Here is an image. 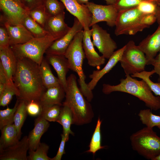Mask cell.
Listing matches in <instances>:
<instances>
[{
  "label": "cell",
  "instance_id": "49",
  "mask_svg": "<svg viewBox=\"0 0 160 160\" xmlns=\"http://www.w3.org/2000/svg\"><path fill=\"white\" fill-rule=\"evenodd\" d=\"M14 0L16 2L19 4H20V5L22 6L23 7L27 9V8L25 7V5L24 0Z\"/></svg>",
  "mask_w": 160,
  "mask_h": 160
},
{
  "label": "cell",
  "instance_id": "28",
  "mask_svg": "<svg viewBox=\"0 0 160 160\" xmlns=\"http://www.w3.org/2000/svg\"><path fill=\"white\" fill-rule=\"evenodd\" d=\"M138 116L142 123L146 127L153 128L156 127L160 129V116L153 114L150 109L140 110Z\"/></svg>",
  "mask_w": 160,
  "mask_h": 160
},
{
  "label": "cell",
  "instance_id": "13",
  "mask_svg": "<svg viewBox=\"0 0 160 160\" xmlns=\"http://www.w3.org/2000/svg\"><path fill=\"white\" fill-rule=\"evenodd\" d=\"M71 14L79 20L84 30L89 28L92 20V14L87 7L81 4L77 0H60Z\"/></svg>",
  "mask_w": 160,
  "mask_h": 160
},
{
  "label": "cell",
  "instance_id": "4",
  "mask_svg": "<svg viewBox=\"0 0 160 160\" xmlns=\"http://www.w3.org/2000/svg\"><path fill=\"white\" fill-rule=\"evenodd\" d=\"M83 30L77 33L67 49L64 56L68 60L70 69L75 72L79 77L80 90L87 100L91 102L93 98L92 91L85 82L86 76L83 69L85 57L82 47Z\"/></svg>",
  "mask_w": 160,
  "mask_h": 160
},
{
  "label": "cell",
  "instance_id": "21",
  "mask_svg": "<svg viewBox=\"0 0 160 160\" xmlns=\"http://www.w3.org/2000/svg\"><path fill=\"white\" fill-rule=\"evenodd\" d=\"M0 63L1 64L8 81H13L17 70V59L10 46L0 49Z\"/></svg>",
  "mask_w": 160,
  "mask_h": 160
},
{
  "label": "cell",
  "instance_id": "14",
  "mask_svg": "<svg viewBox=\"0 0 160 160\" xmlns=\"http://www.w3.org/2000/svg\"><path fill=\"white\" fill-rule=\"evenodd\" d=\"M156 31L149 35L138 45L145 54L147 65H151L157 53L160 51V23Z\"/></svg>",
  "mask_w": 160,
  "mask_h": 160
},
{
  "label": "cell",
  "instance_id": "18",
  "mask_svg": "<svg viewBox=\"0 0 160 160\" xmlns=\"http://www.w3.org/2000/svg\"><path fill=\"white\" fill-rule=\"evenodd\" d=\"M125 45L121 48L115 51L109 58L105 66L100 70L94 71L89 75L91 80L87 84L90 90H92L97 85L99 81L105 74L109 72L119 62L125 48Z\"/></svg>",
  "mask_w": 160,
  "mask_h": 160
},
{
  "label": "cell",
  "instance_id": "50",
  "mask_svg": "<svg viewBox=\"0 0 160 160\" xmlns=\"http://www.w3.org/2000/svg\"><path fill=\"white\" fill-rule=\"evenodd\" d=\"M153 160H160V154L156 156Z\"/></svg>",
  "mask_w": 160,
  "mask_h": 160
},
{
  "label": "cell",
  "instance_id": "5",
  "mask_svg": "<svg viewBox=\"0 0 160 160\" xmlns=\"http://www.w3.org/2000/svg\"><path fill=\"white\" fill-rule=\"evenodd\" d=\"M132 149L145 158L153 160L160 154V137L147 127L133 133L130 137Z\"/></svg>",
  "mask_w": 160,
  "mask_h": 160
},
{
  "label": "cell",
  "instance_id": "35",
  "mask_svg": "<svg viewBox=\"0 0 160 160\" xmlns=\"http://www.w3.org/2000/svg\"><path fill=\"white\" fill-rule=\"evenodd\" d=\"M29 15L44 28L49 16L47 13L44 5L37 7L29 11Z\"/></svg>",
  "mask_w": 160,
  "mask_h": 160
},
{
  "label": "cell",
  "instance_id": "42",
  "mask_svg": "<svg viewBox=\"0 0 160 160\" xmlns=\"http://www.w3.org/2000/svg\"><path fill=\"white\" fill-rule=\"evenodd\" d=\"M61 140L58 150L56 156L51 159V160H61L63 155L65 154V143L68 141L64 135H61Z\"/></svg>",
  "mask_w": 160,
  "mask_h": 160
},
{
  "label": "cell",
  "instance_id": "24",
  "mask_svg": "<svg viewBox=\"0 0 160 160\" xmlns=\"http://www.w3.org/2000/svg\"><path fill=\"white\" fill-rule=\"evenodd\" d=\"M1 130L0 150L12 146L19 141L17 131L14 123L5 126Z\"/></svg>",
  "mask_w": 160,
  "mask_h": 160
},
{
  "label": "cell",
  "instance_id": "40",
  "mask_svg": "<svg viewBox=\"0 0 160 160\" xmlns=\"http://www.w3.org/2000/svg\"><path fill=\"white\" fill-rule=\"evenodd\" d=\"M27 113L32 116H38L40 115L42 107L39 100H32L27 103Z\"/></svg>",
  "mask_w": 160,
  "mask_h": 160
},
{
  "label": "cell",
  "instance_id": "3",
  "mask_svg": "<svg viewBox=\"0 0 160 160\" xmlns=\"http://www.w3.org/2000/svg\"><path fill=\"white\" fill-rule=\"evenodd\" d=\"M125 79L120 80L116 85L104 84L102 92L109 95L113 92H123L132 95L143 102L151 110L160 109V97L154 96L147 83L143 79L138 80L130 75H126Z\"/></svg>",
  "mask_w": 160,
  "mask_h": 160
},
{
  "label": "cell",
  "instance_id": "46",
  "mask_svg": "<svg viewBox=\"0 0 160 160\" xmlns=\"http://www.w3.org/2000/svg\"><path fill=\"white\" fill-rule=\"evenodd\" d=\"M151 65L153 66L155 73L158 75L159 77H160V51L153 60Z\"/></svg>",
  "mask_w": 160,
  "mask_h": 160
},
{
  "label": "cell",
  "instance_id": "30",
  "mask_svg": "<svg viewBox=\"0 0 160 160\" xmlns=\"http://www.w3.org/2000/svg\"><path fill=\"white\" fill-rule=\"evenodd\" d=\"M102 122V120L99 117L89 145V149L86 151L92 153L93 155L98 151L105 148V146L101 145L100 128Z\"/></svg>",
  "mask_w": 160,
  "mask_h": 160
},
{
  "label": "cell",
  "instance_id": "7",
  "mask_svg": "<svg viewBox=\"0 0 160 160\" xmlns=\"http://www.w3.org/2000/svg\"><path fill=\"white\" fill-rule=\"evenodd\" d=\"M143 14L137 7L119 12L115 24V35H134L148 28L142 23Z\"/></svg>",
  "mask_w": 160,
  "mask_h": 160
},
{
  "label": "cell",
  "instance_id": "31",
  "mask_svg": "<svg viewBox=\"0 0 160 160\" xmlns=\"http://www.w3.org/2000/svg\"><path fill=\"white\" fill-rule=\"evenodd\" d=\"M22 25L33 35L34 38L43 37L49 33L29 15L25 18Z\"/></svg>",
  "mask_w": 160,
  "mask_h": 160
},
{
  "label": "cell",
  "instance_id": "45",
  "mask_svg": "<svg viewBox=\"0 0 160 160\" xmlns=\"http://www.w3.org/2000/svg\"><path fill=\"white\" fill-rule=\"evenodd\" d=\"M8 81L4 68L0 63V94L4 89Z\"/></svg>",
  "mask_w": 160,
  "mask_h": 160
},
{
  "label": "cell",
  "instance_id": "51",
  "mask_svg": "<svg viewBox=\"0 0 160 160\" xmlns=\"http://www.w3.org/2000/svg\"><path fill=\"white\" fill-rule=\"evenodd\" d=\"M148 1H154L160 4V0H148Z\"/></svg>",
  "mask_w": 160,
  "mask_h": 160
},
{
  "label": "cell",
  "instance_id": "22",
  "mask_svg": "<svg viewBox=\"0 0 160 160\" xmlns=\"http://www.w3.org/2000/svg\"><path fill=\"white\" fill-rule=\"evenodd\" d=\"M65 96V89L60 84L47 89L41 95L39 101L42 108L54 105L62 106Z\"/></svg>",
  "mask_w": 160,
  "mask_h": 160
},
{
  "label": "cell",
  "instance_id": "23",
  "mask_svg": "<svg viewBox=\"0 0 160 160\" xmlns=\"http://www.w3.org/2000/svg\"><path fill=\"white\" fill-rule=\"evenodd\" d=\"M50 124L49 121L41 116H37L34 121V127L30 132L28 137L29 150L35 151L41 143V138L48 129Z\"/></svg>",
  "mask_w": 160,
  "mask_h": 160
},
{
  "label": "cell",
  "instance_id": "38",
  "mask_svg": "<svg viewBox=\"0 0 160 160\" xmlns=\"http://www.w3.org/2000/svg\"><path fill=\"white\" fill-rule=\"evenodd\" d=\"M148 0H116L113 4L118 11L137 7L142 1Z\"/></svg>",
  "mask_w": 160,
  "mask_h": 160
},
{
  "label": "cell",
  "instance_id": "36",
  "mask_svg": "<svg viewBox=\"0 0 160 160\" xmlns=\"http://www.w3.org/2000/svg\"><path fill=\"white\" fill-rule=\"evenodd\" d=\"M43 5L49 16L57 15L64 12L65 8L63 4L58 0H44Z\"/></svg>",
  "mask_w": 160,
  "mask_h": 160
},
{
  "label": "cell",
  "instance_id": "43",
  "mask_svg": "<svg viewBox=\"0 0 160 160\" xmlns=\"http://www.w3.org/2000/svg\"><path fill=\"white\" fill-rule=\"evenodd\" d=\"M142 23L148 28L156 21L155 14H144L142 18Z\"/></svg>",
  "mask_w": 160,
  "mask_h": 160
},
{
  "label": "cell",
  "instance_id": "52",
  "mask_svg": "<svg viewBox=\"0 0 160 160\" xmlns=\"http://www.w3.org/2000/svg\"><path fill=\"white\" fill-rule=\"evenodd\" d=\"M158 81L159 82H160V77H159Z\"/></svg>",
  "mask_w": 160,
  "mask_h": 160
},
{
  "label": "cell",
  "instance_id": "26",
  "mask_svg": "<svg viewBox=\"0 0 160 160\" xmlns=\"http://www.w3.org/2000/svg\"><path fill=\"white\" fill-rule=\"evenodd\" d=\"M49 64L45 57H44L39 65L41 79L46 89L60 84L58 78L53 74Z\"/></svg>",
  "mask_w": 160,
  "mask_h": 160
},
{
  "label": "cell",
  "instance_id": "37",
  "mask_svg": "<svg viewBox=\"0 0 160 160\" xmlns=\"http://www.w3.org/2000/svg\"><path fill=\"white\" fill-rule=\"evenodd\" d=\"M62 106L54 105L43 108L39 115L48 121L56 122L59 117Z\"/></svg>",
  "mask_w": 160,
  "mask_h": 160
},
{
  "label": "cell",
  "instance_id": "19",
  "mask_svg": "<svg viewBox=\"0 0 160 160\" xmlns=\"http://www.w3.org/2000/svg\"><path fill=\"white\" fill-rule=\"evenodd\" d=\"M65 16L64 11L56 15L49 16L44 27L57 39L65 35L71 28L65 23Z\"/></svg>",
  "mask_w": 160,
  "mask_h": 160
},
{
  "label": "cell",
  "instance_id": "10",
  "mask_svg": "<svg viewBox=\"0 0 160 160\" xmlns=\"http://www.w3.org/2000/svg\"><path fill=\"white\" fill-rule=\"evenodd\" d=\"M92 43L102 55L109 59L117 48L116 43L107 31L97 24L92 26Z\"/></svg>",
  "mask_w": 160,
  "mask_h": 160
},
{
  "label": "cell",
  "instance_id": "41",
  "mask_svg": "<svg viewBox=\"0 0 160 160\" xmlns=\"http://www.w3.org/2000/svg\"><path fill=\"white\" fill-rule=\"evenodd\" d=\"M9 46V38L8 33L4 26L3 24H0V49Z\"/></svg>",
  "mask_w": 160,
  "mask_h": 160
},
{
  "label": "cell",
  "instance_id": "32",
  "mask_svg": "<svg viewBox=\"0 0 160 160\" xmlns=\"http://www.w3.org/2000/svg\"><path fill=\"white\" fill-rule=\"evenodd\" d=\"M155 73V71L153 69L150 71L145 70L131 76L132 77L138 78L143 80L148 84L152 92L156 96L160 97V82H154L150 79V77Z\"/></svg>",
  "mask_w": 160,
  "mask_h": 160
},
{
  "label": "cell",
  "instance_id": "20",
  "mask_svg": "<svg viewBox=\"0 0 160 160\" xmlns=\"http://www.w3.org/2000/svg\"><path fill=\"white\" fill-rule=\"evenodd\" d=\"M45 58L56 72L60 83L65 90L66 75L70 69L67 59L64 55H46Z\"/></svg>",
  "mask_w": 160,
  "mask_h": 160
},
{
  "label": "cell",
  "instance_id": "2",
  "mask_svg": "<svg viewBox=\"0 0 160 160\" xmlns=\"http://www.w3.org/2000/svg\"><path fill=\"white\" fill-rule=\"evenodd\" d=\"M76 76L70 74L67 79L65 100L62 105L68 106L73 117V124L81 126L90 123L94 117L92 106L78 86Z\"/></svg>",
  "mask_w": 160,
  "mask_h": 160
},
{
  "label": "cell",
  "instance_id": "11",
  "mask_svg": "<svg viewBox=\"0 0 160 160\" xmlns=\"http://www.w3.org/2000/svg\"><path fill=\"white\" fill-rule=\"evenodd\" d=\"M92 14L90 27L100 22H105L109 26H115L118 12L113 4L102 5L88 2L85 4Z\"/></svg>",
  "mask_w": 160,
  "mask_h": 160
},
{
  "label": "cell",
  "instance_id": "25",
  "mask_svg": "<svg viewBox=\"0 0 160 160\" xmlns=\"http://www.w3.org/2000/svg\"><path fill=\"white\" fill-rule=\"evenodd\" d=\"M56 122L62 126L63 134L68 141L69 135H74V133L71 129V125L73 124V115L71 110L68 106L62 105L59 117Z\"/></svg>",
  "mask_w": 160,
  "mask_h": 160
},
{
  "label": "cell",
  "instance_id": "9",
  "mask_svg": "<svg viewBox=\"0 0 160 160\" xmlns=\"http://www.w3.org/2000/svg\"><path fill=\"white\" fill-rule=\"evenodd\" d=\"M0 21L12 25L22 24L29 11L14 0H0Z\"/></svg>",
  "mask_w": 160,
  "mask_h": 160
},
{
  "label": "cell",
  "instance_id": "1",
  "mask_svg": "<svg viewBox=\"0 0 160 160\" xmlns=\"http://www.w3.org/2000/svg\"><path fill=\"white\" fill-rule=\"evenodd\" d=\"M13 81L20 93L18 99L27 102L39 100L46 89L41 79L39 65L27 58L17 59Z\"/></svg>",
  "mask_w": 160,
  "mask_h": 160
},
{
  "label": "cell",
  "instance_id": "6",
  "mask_svg": "<svg viewBox=\"0 0 160 160\" xmlns=\"http://www.w3.org/2000/svg\"><path fill=\"white\" fill-rule=\"evenodd\" d=\"M57 39L49 33L21 44L10 46L17 59L27 58L40 65L49 47Z\"/></svg>",
  "mask_w": 160,
  "mask_h": 160
},
{
  "label": "cell",
  "instance_id": "15",
  "mask_svg": "<svg viewBox=\"0 0 160 160\" xmlns=\"http://www.w3.org/2000/svg\"><path fill=\"white\" fill-rule=\"evenodd\" d=\"M29 149L28 137L25 136L16 144L0 150V160H28Z\"/></svg>",
  "mask_w": 160,
  "mask_h": 160
},
{
  "label": "cell",
  "instance_id": "48",
  "mask_svg": "<svg viewBox=\"0 0 160 160\" xmlns=\"http://www.w3.org/2000/svg\"><path fill=\"white\" fill-rule=\"evenodd\" d=\"M155 15L156 18V21L158 24L160 23V5L158 6Z\"/></svg>",
  "mask_w": 160,
  "mask_h": 160
},
{
  "label": "cell",
  "instance_id": "33",
  "mask_svg": "<svg viewBox=\"0 0 160 160\" xmlns=\"http://www.w3.org/2000/svg\"><path fill=\"white\" fill-rule=\"evenodd\" d=\"M20 100L17 99L12 108L8 106L3 110H0V129L8 124L14 123V117L15 112L18 105Z\"/></svg>",
  "mask_w": 160,
  "mask_h": 160
},
{
  "label": "cell",
  "instance_id": "39",
  "mask_svg": "<svg viewBox=\"0 0 160 160\" xmlns=\"http://www.w3.org/2000/svg\"><path fill=\"white\" fill-rule=\"evenodd\" d=\"M160 4L148 0L141 2L137 6L139 10L144 14H155L158 6Z\"/></svg>",
  "mask_w": 160,
  "mask_h": 160
},
{
  "label": "cell",
  "instance_id": "16",
  "mask_svg": "<svg viewBox=\"0 0 160 160\" xmlns=\"http://www.w3.org/2000/svg\"><path fill=\"white\" fill-rule=\"evenodd\" d=\"M92 34L91 29L83 30L82 47L88 65L93 67H99L105 63V58L95 50L91 40Z\"/></svg>",
  "mask_w": 160,
  "mask_h": 160
},
{
  "label": "cell",
  "instance_id": "34",
  "mask_svg": "<svg viewBox=\"0 0 160 160\" xmlns=\"http://www.w3.org/2000/svg\"><path fill=\"white\" fill-rule=\"evenodd\" d=\"M49 148L47 145L40 143L35 150H29L28 160H51V158L47 155Z\"/></svg>",
  "mask_w": 160,
  "mask_h": 160
},
{
  "label": "cell",
  "instance_id": "27",
  "mask_svg": "<svg viewBox=\"0 0 160 160\" xmlns=\"http://www.w3.org/2000/svg\"><path fill=\"white\" fill-rule=\"evenodd\" d=\"M27 103L24 100H20L14 116V124L16 129L19 140L22 133L21 129L28 114L26 108Z\"/></svg>",
  "mask_w": 160,
  "mask_h": 160
},
{
  "label": "cell",
  "instance_id": "47",
  "mask_svg": "<svg viewBox=\"0 0 160 160\" xmlns=\"http://www.w3.org/2000/svg\"><path fill=\"white\" fill-rule=\"evenodd\" d=\"M89 0H77L79 3L81 4H85L88 2ZM106 2L107 5L114 4L116 0H104Z\"/></svg>",
  "mask_w": 160,
  "mask_h": 160
},
{
  "label": "cell",
  "instance_id": "12",
  "mask_svg": "<svg viewBox=\"0 0 160 160\" xmlns=\"http://www.w3.org/2000/svg\"><path fill=\"white\" fill-rule=\"evenodd\" d=\"M83 27L77 18L75 17L72 26L61 38L53 41L47 49L46 55H64L65 52L76 34L82 30Z\"/></svg>",
  "mask_w": 160,
  "mask_h": 160
},
{
  "label": "cell",
  "instance_id": "8",
  "mask_svg": "<svg viewBox=\"0 0 160 160\" xmlns=\"http://www.w3.org/2000/svg\"><path fill=\"white\" fill-rule=\"evenodd\" d=\"M126 47L119 62L127 75H131L145 71L147 60L144 53L132 40Z\"/></svg>",
  "mask_w": 160,
  "mask_h": 160
},
{
  "label": "cell",
  "instance_id": "44",
  "mask_svg": "<svg viewBox=\"0 0 160 160\" xmlns=\"http://www.w3.org/2000/svg\"><path fill=\"white\" fill-rule=\"evenodd\" d=\"M44 0H24L25 6L29 11L43 5Z\"/></svg>",
  "mask_w": 160,
  "mask_h": 160
},
{
  "label": "cell",
  "instance_id": "17",
  "mask_svg": "<svg viewBox=\"0 0 160 160\" xmlns=\"http://www.w3.org/2000/svg\"><path fill=\"white\" fill-rule=\"evenodd\" d=\"M5 27L9 35L10 46L25 43L34 38L22 24L12 25L6 21H0Z\"/></svg>",
  "mask_w": 160,
  "mask_h": 160
},
{
  "label": "cell",
  "instance_id": "29",
  "mask_svg": "<svg viewBox=\"0 0 160 160\" xmlns=\"http://www.w3.org/2000/svg\"><path fill=\"white\" fill-rule=\"evenodd\" d=\"M15 95L18 97L19 92L13 81H8L4 89L0 94V105L4 107L7 106Z\"/></svg>",
  "mask_w": 160,
  "mask_h": 160
}]
</instances>
